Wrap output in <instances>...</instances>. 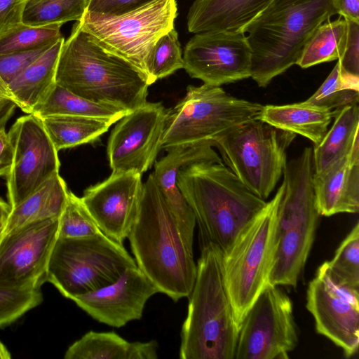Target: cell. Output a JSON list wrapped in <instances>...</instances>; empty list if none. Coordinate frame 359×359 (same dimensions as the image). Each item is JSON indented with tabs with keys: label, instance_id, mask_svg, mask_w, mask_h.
Here are the masks:
<instances>
[{
	"label": "cell",
	"instance_id": "1",
	"mask_svg": "<svg viewBox=\"0 0 359 359\" xmlns=\"http://www.w3.org/2000/svg\"><path fill=\"white\" fill-rule=\"evenodd\" d=\"M128 238L137 267L158 292L175 302L189 297L196 276L193 250L186 244L152 173L143 183Z\"/></svg>",
	"mask_w": 359,
	"mask_h": 359
},
{
	"label": "cell",
	"instance_id": "2",
	"mask_svg": "<svg viewBox=\"0 0 359 359\" xmlns=\"http://www.w3.org/2000/svg\"><path fill=\"white\" fill-rule=\"evenodd\" d=\"M177 185L194 212L202 243H213L223 252L266 204L223 161L184 166Z\"/></svg>",
	"mask_w": 359,
	"mask_h": 359
},
{
	"label": "cell",
	"instance_id": "3",
	"mask_svg": "<svg viewBox=\"0 0 359 359\" xmlns=\"http://www.w3.org/2000/svg\"><path fill=\"white\" fill-rule=\"evenodd\" d=\"M55 81L85 99L128 112L147 102L149 86L135 67L104 48L78 22L64 40Z\"/></svg>",
	"mask_w": 359,
	"mask_h": 359
},
{
	"label": "cell",
	"instance_id": "4",
	"mask_svg": "<svg viewBox=\"0 0 359 359\" xmlns=\"http://www.w3.org/2000/svg\"><path fill=\"white\" fill-rule=\"evenodd\" d=\"M336 14L332 0H273L241 32L251 50L250 77L266 87L297 64L315 30Z\"/></svg>",
	"mask_w": 359,
	"mask_h": 359
},
{
	"label": "cell",
	"instance_id": "5",
	"mask_svg": "<svg viewBox=\"0 0 359 359\" xmlns=\"http://www.w3.org/2000/svg\"><path fill=\"white\" fill-rule=\"evenodd\" d=\"M223 252L202 245L181 330V359H235L238 335L223 275Z\"/></svg>",
	"mask_w": 359,
	"mask_h": 359
},
{
	"label": "cell",
	"instance_id": "6",
	"mask_svg": "<svg viewBox=\"0 0 359 359\" xmlns=\"http://www.w3.org/2000/svg\"><path fill=\"white\" fill-rule=\"evenodd\" d=\"M313 172L311 147L285 165L271 285L295 287L306 263L321 216L316 203Z\"/></svg>",
	"mask_w": 359,
	"mask_h": 359
},
{
	"label": "cell",
	"instance_id": "7",
	"mask_svg": "<svg viewBox=\"0 0 359 359\" xmlns=\"http://www.w3.org/2000/svg\"><path fill=\"white\" fill-rule=\"evenodd\" d=\"M262 108L259 103L228 94L220 86L190 85L185 96L165 111L161 149L213 142L233 128L259 118Z\"/></svg>",
	"mask_w": 359,
	"mask_h": 359
},
{
	"label": "cell",
	"instance_id": "8",
	"mask_svg": "<svg viewBox=\"0 0 359 359\" xmlns=\"http://www.w3.org/2000/svg\"><path fill=\"white\" fill-rule=\"evenodd\" d=\"M283 184L264 208L223 252V275L239 325L255 299L269 284L275 250V229Z\"/></svg>",
	"mask_w": 359,
	"mask_h": 359
},
{
	"label": "cell",
	"instance_id": "9",
	"mask_svg": "<svg viewBox=\"0 0 359 359\" xmlns=\"http://www.w3.org/2000/svg\"><path fill=\"white\" fill-rule=\"evenodd\" d=\"M135 259L103 233L83 238L57 237L47 266V282L72 299L115 282Z\"/></svg>",
	"mask_w": 359,
	"mask_h": 359
},
{
	"label": "cell",
	"instance_id": "10",
	"mask_svg": "<svg viewBox=\"0 0 359 359\" xmlns=\"http://www.w3.org/2000/svg\"><path fill=\"white\" fill-rule=\"evenodd\" d=\"M295 136L257 118L233 128L213 142L241 182L265 200L283 175L286 152Z\"/></svg>",
	"mask_w": 359,
	"mask_h": 359
},
{
	"label": "cell",
	"instance_id": "11",
	"mask_svg": "<svg viewBox=\"0 0 359 359\" xmlns=\"http://www.w3.org/2000/svg\"><path fill=\"white\" fill-rule=\"evenodd\" d=\"M177 15L176 0H154L119 15L86 11L78 24L107 50L135 67L149 83L150 53L157 40L174 27Z\"/></svg>",
	"mask_w": 359,
	"mask_h": 359
},
{
	"label": "cell",
	"instance_id": "12",
	"mask_svg": "<svg viewBox=\"0 0 359 359\" xmlns=\"http://www.w3.org/2000/svg\"><path fill=\"white\" fill-rule=\"evenodd\" d=\"M298 335L290 297L269 284L242 320L236 359H287L297 345Z\"/></svg>",
	"mask_w": 359,
	"mask_h": 359
},
{
	"label": "cell",
	"instance_id": "13",
	"mask_svg": "<svg viewBox=\"0 0 359 359\" xmlns=\"http://www.w3.org/2000/svg\"><path fill=\"white\" fill-rule=\"evenodd\" d=\"M59 219L41 220L4 233L0 240V289L37 290L58 237Z\"/></svg>",
	"mask_w": 359,
	"mask_h": 359
},
{
	"label": "cell",
	"instance_id": "14",
	"mask_svg": "<svg viewBox=\"0 0 359 359\" xmlns=\"http://www.w3.org/2000/svg\"><path fill=\"white\" fill-rule=\"evenodd\" d=\"M8 133L13 161L6 177L8 203L13 208L58 173L60 163L39 117L28 114L18 118Z\"/></svg>",
	"mask_w": 359,
	"mask_h": 359
},
{
	"label": "cell",
	"instance_id": "15",
	"mask_svg": "<svg viewBox=\"0 0 359 359\" xmlns=\"http://www.w3.org/2000/svg\"><path fill=\"white\" fill-rule=\"evenodd\" d=\"M358 292L336 283L325 262L306 291V307L314 318L316 332L341 348L346 358L354 355L359 347Z\"/></svg>",
	"mask_w": 359,
	"mask_h": 359
},
{
	"label": "cell",
	"instance_id": "16",
	"mask_svg": "<svg viewBox=\"0 0 359 359\" xmlns=\"http://www.w3.org/2000/svg\"><path fill=\"white\" fill-rule=\"evenodd\" d=\"M184 68L204 83L220 86L250 77V48L241 32H205L185 46Z\"/></svg>",
	"mask_w": 359,
	"mask_h": 359
},
{
	"label": "cell",
	"instance_id": "17",
	"mask_svg": "<svg viewBox=\"0 0 359 359\" xmlns=\"http://www.w3.org/2000/svg\"><path fill=\"white\" fill-rule=\"evenodd\" d=\"M166 110L146 102L125 115L111 131L107 156L112 172H145L161 150Z\"/></svg>",
	"mask_w": 359,
	"mask_h": 359
},
{
	"label": "cell",
	"instance_id": "18",
	"mask_svg": "<svg viewBox=\"0 0 359 359\" xmlns=\"http://www.w3.org/2000/svg\"><path fill=\"white\" fill-rule=\"evenodd\" d=\"M142 190L140 174L112 172L88 187L81 199L100 231L123 244L137 215Z\"/></svg>",
	"mask_w": 359,
	"mask_h": 359
},
{
	"label": "cell",
	"instance_id": "19",
	"mask_svg": "<svg viewBox=\"0 0 359 359\" xmlns=\"http://www.w3.org/2000/svg\"><path fill=\"white\" fill-rule=\"evenodd\" d=\"M158 292L155 285L136 266L126 269L115 282L72 300L97 321L121 327L140 320L147 302Z\"/></svg>",
	"mask_w": 359,
	"mask_h": 359
},
{
	"label": "cell",
	"instance_id": "20",
	"mask_svg": "<svg viewBox=\"0 0 359 359\" xmlns=\"http://www.w3.org/2000/svg\"><path fill=\"white\" fill-rule=\"evenodd\" d=\"M213 142L178 147L156 161L152 172L156 183L165 198L177 223L187 246L193 250L196 219L193 211L177 185V173L184 166L202 161L222 162L212 147Z\"/></svg>",
	"mask_w": 359,
	"mask_h": 359
},
{
	"label": "cell",
	"instance_id": "21",
	"mask_svg": "<svg viewBox=\"0 0 359 359\" xmlns=\"http://www.w3.org/2000/svg\"><path fill=\"white\" fill-rule=\"evenodd\" d=\"M316 203L320 215L359 211V138L349 151L324 172H313Z\"/></svg>",
	"mask_w": 359,
	"mask_h": 359
},
{
	"label": "cell",
	"instance_id": "22",
	"mask_svg": "<svg viewBox=\"0 0 359 359\" xmlns=\"http://www.w3.org/2000/svg\"><path fill=\"white\" fill-rule=\"evenodd\" d=\"M273 1L196 0L189 10L188 30L242 32Z\"/></svg>",
	"mask_w": 359,
	"mask_h": 359
},
{
	"label": "cell",
	"instance_id": "23",
	"mask_svg": "<svg viewBox=\"0 0 359 359\" xmlns=\"http://www.w3.org/2000/svg\"><path fill=\"white\" fill-rule=\"evenodd\" d=\"M64 38L53 45L8 84L13 102L31 114L56 84L58 58Z\"/></svg>",
	"mask_w": 359,
	"mask_h": 359
},
{
	"label": "cell",
	"instance_id": "24",
	"mask_svg": "<svg viewBox=\"0 0 359 359\" xmlns=\"http://www.w3.org/2000/svg\"><path fill=\"white\" fill-rule=\"evenodd\" d=\"M335 113L306 100L284 105H263L259 119L276 128L299 134L316 145L326 134Z\"/></svg>",
	"mask_w": 359,
	"mask_h": 359
},
{
	"label": "cell",
	"instance_id": "25",
	"mask_svg": "<svg viewBox=\"0 0 359 359\" xmlns=\"http://www.w3.org/2000/svg\"><path fill=\"white\" fill-rule=\"evenodd\" d=\"M158 343L130 342L114 332L89 331L66 351L65 359H156Z\"/></svg>",
	"mask_w": 359,
	"mask_h": 359
},
{
	"label": "cell",
	"instance_id": "26",
	"mask_svg": "<svg viewBox=\"0 0 359 359\" xmlns=\"http://www.w3.org/2000/svg\"><path fill=\"white\" fill-rule=\"evenodd\" d=\"M69 190L58 173L15 206L6 219L4 233L37 221L59 219L65 206Z\"/></svg>",
	"mask_w": 359,
	"mask_h": 359
},
{
	"label": "cell",
	"instance_id": "27",
	"mask_svg": "<svg viewBox=\"0 0 359 359\" xmlns=\"http://www.w3.org/2000/svg\"><path fill=\"white\" fill-rule=\"evenodd\" d=\"M331 128L312 149L314 174L324 172L345 156L359 138L358 103L337 110Z\"/></svg>",
	"mask_w": 359,
	"mask_h": 359
},
{
	"label": "cell",
	"instance_id": "28",
	"mask_svg": "<svg viewBox=\"0 0 359 359\" xmlns=\"http://www.w3.org/2000/svg\"><path fill=\"white\" fill-rule=\"evenodd\" d=\"M40 118L57 151L93 142L115 123L106 118L72 115Z\"/></svg>",
	"mask_w": 359,
	"mask_h": 359
},
{
	"label": "cell",
	"instance_id": "29",
	"mask_svg": "<svg viewBox=\"0 0 359 359\" xmlns=\"http://www.w3.org/2000/svg\"><path fill=\"white\" fill-rule=\"evenodd\" d=\"M128 113L116 106L85 99L56 83L31 114L39 118L52 115L83 116L109 119L116 123Z\"/></svg>",
	"mask_w": 359,
	"mask_h": 359
},
{
	"label": "cell",
	"instance_id": "30",
	"mask_svg": "<svg viewBox=\"0 0 359 359\" xmlns=\"http://www.w3.org/2000/svg\"><path fill=\"white\" fill-rule=\"evenodd\" d=\"M346 30V20L341 16L321 24L307 41L296 65L306 69L338 60L345 45Z\"/></svg>",
	"mask_w": 359,
	"mask_h": 359
},
{
	"label": "cell",
	"instance_id": "31",
	"mask_svg": "<svg viewBox=\"0 0 359 359\" xmlns=\"http://www.w3.org/2000/svg\"><path fill=\"white\" fill-rule=\"evenodd\" d=\"M89 0H27L22 22L40 27L79 21L87 11Z\"/></svg>",
	"mask_w": 359,
	"mask_h": 359
},
{
	"label": "cell",
	"instance_id": "32",
	"mask_svg": "<svg viewBox=\"0 0 359 359\" xmlns=\"http://www.w3.org/2000/svg\"><path fill=\"white\" fill-rule=\"evenodd\" d=\"M359 77L345 74L337 61L319 88L306 100L337 111L345 106L358 103Z\"/></svg>",
	"mask_w": 359,
	"mask_h": 359
},
{
	"label": "cell",
	"instance_id": "33",
	"mask_svg": "<svg viewBox=\"0 0 359 359\" xmlns=\"http://www.w3.org/2000/svg\"><path fill=\"white\" fill-rule=\"evenodd\" d=\"M327 272L337 284L359 290V224L357 222L339 245L330 261L325 262Z\"/></svg>",
	"mask_w": 359,
	"mask_h": 359
},
{
	"label": "cell",
	"instance_id": "34",
	"mask_svg": "<svg viewBox=\"0 0 359 359\" xmlns=\"http://www.w3.org/2000/svg\"><path fill=\"white\" fill-rule=\"evenodd\" d=\"M62 25L32 27L22 22L0 37V55L53 45L63 38L60 31Z\"/></svg>",
	"mask_w": 359,
	"mask_h": 359
},
{
	"label": "cell",
	"instance_id": "35",
	"mask_svg": "<svg viewBox=\"0 0 359 359\" xmlns=\"http://www.w3.org/2000/svg\"><path fill=\"white\" fill-rule=\"evenodd\" d=\"M182 68L184 60L180 43L173 27L157 40L150 53L147 62L149 83L151 85Z\"/></svg>",
	"mask_w": 359,
	"mask_h": 359
},
{
	"label": "cell",
	"instance_id": "36",
	"mask_svg": "<svg viewBox=\"0 0 359 359\" xmlns=\"http://www.w3.org/2000/svg\"><path fill=\"white\" fill-rule=\"evenodd\" d=\"M101 233L81 198L69 190L65 206L59 218L58 237L83 238Z\"/></svg>",
	"mask_w": 359,
	"mask_h": 359
},
{
	"label": "cell",
	"instance_id": "37",
	"mask_svg": "<svg viewBox=\"0 0 359 359\" xmlns=\"http://www.w3.org/2000/svg\"><path fill=\"white\" fill-rule=\"evenodd\" d=\"M40 289H0V327L6 326L41 304Z\"/></svg>",
	"mask_w": 359,
	"mask_h": 359
},
{
	"label": "cell",
	"instance_id": "38",
	"mask_svg": "<svg viewBox=\"0 0 359 359\" xmlns=\"http://www.w3.org/2000/svg\"><path fill=\"white\" fill-rule=\"evenodd\" d=\"M52 46L0 55L1 77L7 84L10 83Z\"/></svg>",
	"mask_w": 359,
	"mask_h": 359
},
{
	"label": "cell",
	"instance_id": "39",
	"mask_svg": "<svg viewBox=\"0 0 359 359\" xmlns=\"http://www.w3.org/2000/svg\"><path fill=\"white\" fill-rule=\"evenodd\" d=\"M346 20V42L337 60L341 70L346 74L359 77V22Z\"/></svg>",
	"mask_w": 359,
	"mask_h": 359
},
{
	"label": "cell",
	"instance_id": "40",
	"mask_svg": "<svg viewBox=\"0 0 359 359\" xmlns=\"http://www.w3.org/2000/svg\"><path fill=\"white\" fill-rule=\"evenodd\" d=\"M154 0H89L87 11L105 15H119L140 8Z\"/></svg>",
	"mask_w": 359,
	"mask_h": 359
},
{
	"label": "cell",
	"instance_id": "41",
	"mask_svg": "<svg viewBox=\"0 0 359 359\" xmlns=\"http://www.w3.org/2000/svg\"><path fill=\"white\" fill-rule=\"evenodd\" d=\"M27 0H0V37L22 23Z\"/></svg>",
	"mask_w": 359,
	"mask_h": 359
},
{
	"label": "cell",
	"instance_id": "42",
	"mask_svg": "<svg viewBox=\"0 0 359 359\" xmlns=\"http://www.w3.org/2000/svg\"><path fill=\"white\" fill-rule=\"evenodd\" d=\"M9 117L0 119V176H6L13 161V147L5 125Z\"/></svg>",
	"mask_w": 359,
	"mask_h": 359
},
{
	"label": "cell",
	"instance_id": "43",
	"mask_svg": "<svg viewBox=\"0 0 359 359\" xmlns=\"http://www.w3.org/2000/svg\"><path fill=\"white\" fill-rule=\"evenodd\" d=\"M337 13L346 20L359 22V0H332Z\"/></svg>",
	"mask_w": 359,
	"mask_h": 359
},
{
	"label": "cell",
	"instance_id": "44",
	"mask_svg": "<svg viewBox=\"0 0 359 359\" xmlns=\"http://www.w3.org/2000/svg\"><path fill=\"white\" fill-rule=\"evenodd\" d=\"M15 106L13 102L8 84L0 76V119L10 117Z\"/></svg>",
	"mask_w": 359,
	"mask_h": 359
},
{
	"label": "cell",
	"instance_id": "45",
	"mask_svg": "<svg viewBox=\"0 0 359 359\" xmlns=\"http://www.w3.org/2000/svg\"><path fill=\"white\" fill-rule=\"evenodd\" d=\"M11 210V207L9 203L0 197V222L8 217Z\"/></svg>",
	"mask_w": 359,
	"mask_h": 359
},
{
	"label": "cell",
	"instance_id": "46",
	"mask_svg": "<svg viewBox=\"0 0 359 359\" xmlns=\"http://www.w3.org/2000/svg\"><path fill=\"white\" fill-rule=\"evenodd\" d=\"M11 355L5 345L0 341V359H9Z\"/></svg>",
	"mask_w": 359,
	"mask_h": 359
},
{
	"label": "cell",
	"instance_id": "47",
	"mask_svg": "<svg viewBox=\"0 0 359 359\" xmlns=\"http://www.w3.org/2000/svg\"><path fill=\"white\" fill-rule=\"evenodd\" d=\"M6 219H5L2 220L1 222H0V240L1 239V238H2L3 235H4V233L5 224H6Z\"/></svg>",
	"mask_w": 359,
	"mask_h": 359
}]
</instances>
